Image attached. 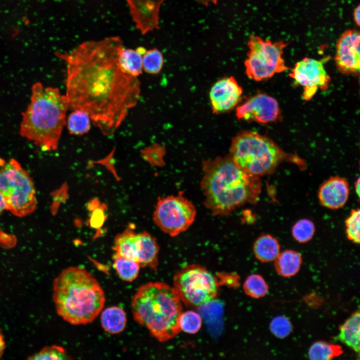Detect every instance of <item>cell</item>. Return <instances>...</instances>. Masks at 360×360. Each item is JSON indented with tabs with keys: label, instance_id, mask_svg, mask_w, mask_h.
Masks as SVG:
<instances>
[{
	"label": "cell",
	"instance_id": "obj_1",
	"mask_svg": "<svg viewBox=\"0 0 360 360\" xmlns=\"http://www.w3.org/2000/svg\"><path fill=\"white\" fill-rule=\"evenodd\" d=\"M123 42L116 36L83 42L58 56L66 64L68 108L88 114L105 136L114 133L129 110L138 104L140 84L120 68Z\"/></svg>",
	"mask_w": 360,
	"mask_h": 360
},
{
	"label": "cell",
	"instance_id": "obj_2",
	"mask_svg": "<svg viewBox=\"0 0 360 360\" xmlns=\"http://www.w3.org/2000/svg\"><path fill=\"white\" fill-rule=\"evenodd\" d=\"M202 170L200 186L204 205L214 216L228 215L257 200L261 189L260 176L242 169L230 155L204 160Z\"/></svg>",
	"mask_w": 360,
	"mask_h": 360
},
{
	"label": "cell",
	"instance_id": "obj_3",
	"mask_svg": "<svg viewBox=\"0 0 360 360\" xmlns=\"http://www.w3.org/2000/svg\"><path fill=\"white\" fill-rule=\"evenodd\" d=\"M52 300L58 315L72 325L89 324L102 310L106 297L95 277L84 268L64 269L52 283Z\"/></svg>",
	"mask_w": 360,
	"mask_h": 360
},
{
	"label": "cell",
	"instance_id": "obj_4",
	"mask_svg": "<svg viewBox=\"0 0 360 360\" xmlns=\"http://www.w3.org/2000/svg\"><path fill=\"white\" fill-rule=\"evenodd\" d=\"M30 103L22 114L20 134L42 150L56 149L64 126L68 104L58 88L40 82L32 88Z\"/></svg>",
	"mask_w": 360,
	"mask_h": 360
},
{
	"label": "cell",
	"instance_id": "obj_5",
	"mask_svg": "<svg viewBox=\"0 0 360 360\" xmlns=\"http://www.w3.org/2000/svg\"><path fill=\"white\" fill-rule=\"evenodd\" d=\"M134 320L144 326L160 342L180 332L178 320L182 302L174 287L162 282H149L140 286L132 298Z\"/></svg>",
	"mask_w": 360,
	"mask_h": 360
},
{
	"label": "cell",
	"instance_id": "obj_6",
	"mask_svg": "<svg viewBox=\"0 0 360 360\" xmlns=\"http://www.w3.org/2000/svg\"><path fill=\"white\" fill-rule=\"evenodd\" d=\"M230 156L242 169L258 176L272 174L288 157L273 140L252 131L232 138Z\"/></svg>",
	"mask_w": 360,
	"mask_h": 360
},
{
	"label": "cell",
	"instance_id": "obj_7",
	"mask_svg": "<svg viewBox=\"0 0 360 360\" xmlns=\"http://www.w3.org/2000/svg\"><path fill=\"white\" fill-rule=\"evenodd\" d=\"M0 193L6 210L16 216H27L36 208L34 184L27 172L14 159L0 164Z\"/></svg>",
	"mask_w": 360,
	"mask_h": 360
},
{
	"label": "cell",
	"instance_id": "obj_8",
	"mask_svg": "<svg viewBox=\"0 0 360 360\" xmlns=\"http://www.w3.org/2000/svg\"><path fill=\"white\" fill-rule=\"evenodd\" d=\"M174 288L182 303L198 308L212 302L218 296V284L206 268L196 264H188L174 276Z\"/></svg>",
	"mask_w": 360,
	"mask_h": 360
},
{
	"label": "cell",
	"instance_id": "obj_9",
	"mask_svg": "<svg viewBox=\"0 0 360 360\" xmlns=\"http://www.w3.org/2000/svg\"><path fill=\"white\" fill-rule=\"evenodd\" d=\"M288 44L283 40L272 42L250 35L248 42L249 50L244 62L247 76L260 81L288 70L282 58L283 50Z\"/></svg>",
	"mask_w": 360,
	"mask_h": 360
},
{
	"label": "cell",
	"instance_id": "obj_10",
	"mask_svg": "<svg viewBox=\"0 0 360 360\" xmlns=\"http://www.w3.org/2000/svg\"><path fill=\"white\" fill-rule=\"evenodd\" d=\"M196 215L194 205L179 193L159 198L152 219L163 232L174 237L186 230L194 223Z\"/></svg>",
	"mask_w": 360,
	"mask_h": 360
},
{
	"label": "cell",
	"instance_id": "obj_11",
	"mask_svg": "<svg viewBox=\"0 0 360 360\" xmlns=\"http://www.w3.org/2000/svg\"><path fill=\"white\" fill-rule=\"evenodd\" d=\"M113 249L114 254L137 262L140 267L156 270L158 266V244L146 232L136 234L129 226L115 237Z\"/></svg>",
	"mask_w": 360,
	"mask_h": 360
},
{
	"label": "cell",
	"instance_id": "obj_12",
	"mask_svg": "<svg viewBox=\"0 0 360 360\" xmlns=\"http://www.w3.org/2000/svg\"><path fill=\"white\" fill-rule=\"evenodd\" d=\"M327 60L306 58L295 64L290 74L296 84L303 86V97L306 100L311 99L318 88L326 90L328 88L330 78L324 65Z\"/></svg>",
	"mask_w": 360,
	"mask_h": 360
},
{
	"label": "cell",
	"instance_id": "obj_13",
	"mask_svg": "<svg viewBox=\"0 0 360 360\" xmlns=\"http://www.w3.org/2000/svg\"><path fill=\"white\" fill-rule=\"evenodd\" d=\"M360 34L352 29L344 31L336 44L334 60L336 68L344 74H358L360 69Z\"/></svg>",
	"mask_w": 360,
	"mask_h": 360
},
{
	"label": "cell",
	"instance_id": "obj_14",
	"mask_svg": "<svg viewBox=\"0 0 360 360\" xmlns=\"http://www.w3.org/2000/svg\"><path fill=\"white\" fill-rule=\"evenodd\" d=\"M279 114L280 108L276 100L264 94L252 97L236 110L238 119L260 123L274 121Z\"/></svg>",
	"mask_w": 360,
	"mask_h": 360
},
{
	"label": "cell",
	"instance_id": "obj_15",
	"mask_svg": "<svg viewBox=\"0 0 360 360\" xmlns=\"http://www.w3.org/2000/svg\"><path fill=\"white\" fill-rule=\"evenodd\" d=\"M164 0H125L135 27L142 34L159 28V12Z\"/></svg>",
	"mask_w": 360,
	"mask_h": 360
},
{
	"label": "cell",
	"instance_id": "obj_16",
	"mask_svg": "<svg viewBox=\"0 0 360 360\" xmlns=\"http://www.w3.org/2000/svg\"><path fill=\"white\" fill-rule=\"evenodd\" d=\"M242 93V88L233 76L218 80L210 92L213 112L218 114L230 110L239 102Z\"/></svg>",
	"mask_w": 360,
	"mask_h": 360
},
{
	"label": "cell",
	"instance_id": "obj_17",
	"mask_svg": "<svg viewBox=\"0 0 360 360\" xmlns=\"http://www.w3.org/2000/svg\"><path fill=\"white\" fill-rule=\"evenodd\" d=\"M350 194L348 181L344 178L331 176L324 182L318 192L320 204L325 208L336 210L346 202Z\"/></svg>",
	"mask_w": 360,
	"mask_h": 360
},
{
	"label": "cell",
	"instance_id": "obj_18",
	"mask_svg": "<svg viewBox=\"0 0 360 360\" xmlns=\"http://www.w3.org/2000/svg\"><path fill=\"white\" fill-rule=\"evenodd\" d=\"M360 310L354 312L340 326L336 339L340 340L359 354L360 348Z\"/></svg>",
	"mask_w": 360,
	"mask_h": 360
},
{
	"label": "cell",
	"instance_id": "obj_19",
	"mask_svg": "<svg viewBox=\"0 0 360 360\" xmlns=\"http://www.w3.org/2000/svg\"><path fill=\"white\" fill-rule=\"evenodd\" d=\"M274 262L276 272L282 276L288 278L295 276L298 272L302 258L299 252L286 250L280 252Z\"/></svg>",
	"mask_w": 360,
	"mask_h": 360
},
{
	"label": "cell",
	"instance_id": "obj_20",
	"mask_svg": "<svg viewBox=\"0 0 360 360\" xmlns=\"http://www.w3.org/2000/svg\"><path fill=\"white\" fill-rule=\"evenodd\" d=\"M146 51V50L142 46L135 50L123 46L118 54V62L121 68L134 76L140 75L143 70L142 56Z\"/></svg>",
	"mask_w": 360,
	"mask_h": 360
},
{
	"label": "cell",
	"instance_id": "obj_21",
	"mask_svg": "<svg viewBox=\"0 0 360 360\" xmlns=\"http://www.w3.org/2000/svg\"><path fill=\"white\" fill-rule=\"evenodd\" d=\"M253 252L256 258L262 262L274 261L280 252L277 239L270 234L260 235L254 242Z\"/></svg>",
	"mask_w": 360,
	"mask_h": 360
},
{
	"label": "cell",
	"instance_id": "obj_22",
	"mask_svg": "<svg viewBox=\"0 0 360 360\" xmlns=\"http://www.w3.org/2000/svg\"><path fill=\"white\" fill-rule=\"evenodd\" d=\"M126 316L122 308L112 306L101 312L100 322L105 332L110 334L122 332L126 324Z\"/></svg>",
	"mask_w": 360,
	"mask_h": 360
},
{
	"label": "cell",
	"instance_id": "obj_23",
	"mask_svg": "<svg viewBox=\"0 0 360 360\" xmlns=\"http://www.w3.org/2000/svg\"><path fill=\"white\" fill-rule=\"evenodd\" d=\"M343 350L340 346L318 340L310 347L308 356L312 360H330L341 355Z\"/></svg>",
	"mask_w": 360,
	"mask_h": 360
},
{
	"label": "cell",
	"instance_id": "obj_24",
	"mask_svg": "<svg viewBox=\"0 0 360 360\" xmlns=\"http://www.w3.org/2000/svg\"><path fill=\"white\" fill-rule=\"evenodd\" d=\"M112 259L114 268L122 280L132 282L137 278L140 268L137 262L116 254Z\"/></svg>",
	"mask_w": 360,
	"mask_h": 360
},
{
	"label": "cell",
	"instance_id": "obj_25",
	"mask_svg": "<svg viewBox=\"0 0 360 360\" xmlns=\"http://www.w3.org/2000/svg\"><path fill=\"white\" fill-rule=\"evenodd\" d=\"M66 124L70 134L81 136L89 131L90 118L86 112L75 110L68 115Z\"/></svg>",
	"mask_w": 360,
	"mask_h": 360
},
{
	"label": "cell",
	"instance_id": "obj_26",
	"mask_svg": "<svg viewBox=\"0 0 360 360\" xmlns=\"http://www.w3.org/2000/svg\"><path fill=\"white\" fill-rule=\"evenodd\" d=\"M243 289L247 296L254 298H260L267 294L268 286L262 276L252 274L245 280Z\"/></svg>",
	"mask_w": 360,
	"mask_h": 360
},
{
	"label": "cell",
	"instance_id": "obj_27",
	"mask_svg": "<svg viewBox=\"0 0 360 360\" xmlns=\"http://www.w3.org/2000/svg\"><path fill=\"white\" fill-rule=\"evenodd\" d=\"M315 230L314 224L311 220L302 218L298 220L292 226V234L296 241L304 244L312 239Z\"/></svg>",
	"mask_w": 360,
	"mask_h": 360
},
{
	"label": "cell",
	"instance_id": "obj_28",
	"mask_svg": "<svg viewBox=\"0 0 360 360\" xmlns=\"http://www.w3.org/2000/svg\"><path fill=\"white\" fill-rule=\"evenodd\" d=\"M164 64L162 53L157 48L146 50L142 56V69L147 73L157 74L160 72Z\"/></svg>",
	"mask_w": 360,
	"mask_h": 360
},
{
	"label": "cell",
	"instance_id": "obj_29",
	"mask_svg": "<svg viewBox=\"0 0 360 360\" xmlns=\"http://www.w3.org/2000/svg\"><path fill=\"white\" fill-rule=\"evenodd\" d=\"M180 331L194 334L201 328L202 320L197 312L193 310H187L182 312L178 320Z\"/></svg>",
	"mask_w": 360,
	"mask_h": 360
},
{
	"label": "cell",
	"instance_id": "obj_30",
	"mask_svg": "<svg viewBox=\"0 0 360 360\" xmlns=\"http://www.w3.org/2000/svg\"><path fill=\"white\" fill-rule=\"evenodd\" d=\"M72 358L66 350L58 345H52L43 348L39 352L30 356L28 360H70Z\"/></svg>",
	"mask_w": 360,
	"mask_h": 360
},
{
	"label": "cell",
	"instance_id": "obj_31",
	"mask_svg": "<svg viewBox=\"0 0 360 360\" xmlns=\"http://www.w3.org/2000/svg\"><path fill=\"white\" fill-rule=\"evenodd\" d=\"M360 210H352L346 220V232L348 239L354 244H359L360 241Z\"/></svg>",
	"mask_w": 360,
	"mask_h": 360
},
{
	"label": "cell",
	"instance_id": "obj_32",
	"mask_svg": "<svg viewBox=\"0 0 360 360\" xmlns=\"http://www.w3.org/2000/svg\"><path fill=\"white\" fill-rule=\"evenodd\" d=\"M292 326L290 320L286 316H278L272 319L270 324L271 332L276 338H284L291 333Z\"/></svg>",
	"mask_w": 360,
	"mask_h": 360
},
{
	"label": "cell",
	"instance_id": "obj_33",
	"mask_svg": "<svg viewBox=\"0 0 360 360\" xmlns=\"http://www.w3.org/2000/svg\"><path fill=\"white\" fill-rule=\"evenodd\" d=\"M164 148L158 144H153L142 152L144 158L152 164L161 166L164 164Z\"/></svg>",
	"mask_w": 360,
	"mask_h": 360
},
{
	"label": "cell",
	"instance_id": "obj_34",
	"mask_svg": "<svg viewBox=\"0 0 360 360\" xmlns=\"http://www.w3.org/2000/svg\"><path fill=\"white\" fill-rule=\"evenodd\" d=\"M104 213L102 210H98L94 212L91 220V224L94 227L100 226L104 222Z\"/></svg>",
	"mask_w": 360,
	"mask_h": 360
},
{
	"label": "cell",
	"instance_id": "obj_35",
	"mask_svg": "<svg viewBox=\"0 0 360 360\" xmlns=\"http://www.w3.org/2000/svg\"><path fill=\"white\" fill-rule=\"evenodd\" d=\"M360 7L358 4L355 8L354 11V19L358 26H360Z\"/></svg>",
	"mask_w": 360,
	"mask_h": 360
},
{
	"label": "cell",
	"instance_id": "obj_36",
	"mask_svg": "<svg viewBox=\"0 0 360 360\" xmlns=\"http://www.w3.org/2000/svg\"><path fill=\"white\" fill-rule=\"evenodd\" d=\"M6 348V342L0 328V358L2 356Z\"/></svg>",
	"mask_w": 360,
	"mask_h": 360
},
{
	"label": "cell",
	"instance_id": "obj_37",
	"mask_svg": "<svg viewBox=\"0 0 360 360\" xmlns=\"http://www.w3.org/2000/svg\"><path fill=\"white\" fill-rule=\"evenodd\" d=\"M5 210H6V206L2 195L0 193V214Z\"/></svg>",
	"mask_w": 360,
	"mask_h": 360
},
{
	"label": "cell",
	"instance_id": "obj_38",
	"mask_svg": "<svg viewBox=\"0 0 360 360\" xmlns=\"http://www.w3.org/2000/svg\"><path fill=\"white\" fill-rule=\"evenodd\" d=\"M360 178H358L356 180L354 186L355 191L358 196H360Z\"/></svg>",
	"mask_w": 360,
	"mask_h": 360
}]
</instances>
